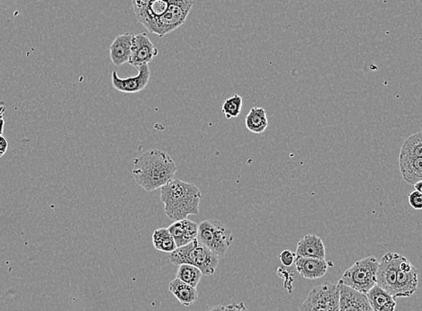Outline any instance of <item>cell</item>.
<instances>
[{
    "instance_id": "cell-1",
    "label": "cell",
    "mask_w": 422,
    "mask_h": 311,
    "mask_svg": "<svg viewBox=\"0 0 422 311\" xmlns=\"http://www.w3.org/2000/svg\"><path fill=\"white\" fill-rule=\"evenodd\" d=\"M176 173L175 161L164 151L151 148L134 161V180L146 192L161 189L175 178Z\"/></svg>"
},
{
    "instance_id": "cell-2",
    "label": "cell",
    "mask_w": 422,
    "mask_h": 311,
    "mask_svg": "<svg viewBox=\"0 0 422 311\" xmlns=\"http://www.w3.org/2000/svg\"><path fill=\"white\" fill-rule=\"evenodd\" d=\"M202 193L196 185L173 178L161 188V201L169 219L176 221L199 213Z\"/></svg>"
},
{
    "instance_id": "cell-3",
    "label": "cell",
    "mask_w": 422,
    "mask_h": 311,
    "mask_svg": "<svg viewBox=\"0 0 422 311\" xmlns=\"http://www.w3.org/2000/svg\"><path fill=\"white\" fill-rule=\"evenodd\" d=\"M169 261L174 265L188 264L196 266L203 275H213L219 265V258L196 240L169 253Z\"/></svg>"
},
{
    "instance_id": "cell-4",
    "label": "cell",
    "mask_w": 422,
    "mask_h": 311,
    "mask_svg": "<svg viewBox=\"0 0 422 311\" xmlns=\"http://www.w3.org/2000/svg\"><path fill=\"white\" fill-rule=\"evenodd\" d=\"M196 240L220 258L229 250L233 242V235L221 221L207 220L199 224Z\"/></svg>"
},
{
    "instance_id": "cell-5",
    "label": "cell",
    "mask_w": 422,
    "mask_h": 311,
    "mask_svg": "<svg viewBox=\"0 0 422 311\" xmlns=\"http://www.w3.org/2000/svg\"><path fill=\"white\" fill-rule=\"evenodd\" d=\"M379 261L375 257H366L354 262L342 275L341 283L358 292L366 295L376 285V275Z\"/></svg>"
},
{
    "instance_id": "cell-6",
    "label": "cell",
    "mask_w": 422,
    "mask_h": 311,
    "mask_svg": "<svg viewBox=\"0 0 422 311\" xmlns=\"http://www.w3.org/2000/svg\"><path fill=\"white\" fill-rule=\"evenodd\" d=\"M194 6L193 0H172L167 11L155 21L149 32L164 37L184 25Z\"/></svg>"
},
{
    "instance_id": "cell-7",
    "label": "cell",
    "mask_w": 422,
    "mask_h": 311,
    "mask_svg": "<svg viewBox=\"0 0 422 311\" xmlns=\"http://www.w3.org/2000/svg\"><path fill=\"white\" fill-rule=\"evenodd\" d=\"M340 285L324 282L313 287L307 298L301 304L299 311H338Z\"/></svg>"
},
{
    "instance_id": "cell-8",
    "label": "cell",
    "mask_w": 422,
    "mask_h": 311,
    "mask_svg": "<svg viewBox=\"0 0 422 311\" xmlns=\"http://www.w3.org/2000/svg\"><path fill=\"white\" fill-rule=\"evenodd\" d=\"M172 0H131L138 22L148 31L155 21L167 11Z\"/></svg>"
},
{
    "instance_id": "cell-9",
    "label": "cell",
    "mask_w": 422,
    "mask_h": 311,
    "mask_svg": "<svg viewBox=\"0 0 422 311\" xmlns=\"http://www.w3.org/2000/svg\"><path fill=\"white\" fill-rule=\"evenodd\" d=\"M401 257L402 255L393 253V252L383 255L379 262L376 275V285L381 287L394 299H396V272Z\"/></svg>"
},
{
    "instance_id": "cell-10",
    "label": "cell",
    "mask_w": 422,
    "mask_h": 311,
    "mask_svg": "<svg viewBox=\"0 0 422 311\" xmlns=\"http://www.w3.org/2000/svg\"><path fill=\"white\" fill-rule=\"evenodd\" d=\"M418 269L406 257H401L396 272V298H408L416 292Z\"/></svg>"
},
{
    "instance_id": "cell-11",
    "label": "cell",
    "mask_w": 422,
    "mask_h": 311,
    "mask_svg": "<svg viewBox=\"0 0 422 311\" xmlns=\"http://www.w3.org/2000/svg\"><path fill=\"white\" fill-rule=\"evenodd\" d=\"M158 54L157 48L151 43L146 34H136L131 40V53L128 63L138 68L141 66L150 63Z\"/></svg>"
},
{
    "instance_id": "cell-12",
    "label": "cell",
    "mask_w": 422,
    "mask_h": 311,
    "mask_svg": "<svg viewBox=\"0 0 422 311\" xmlns=\"http://www.w3.org/2000/svg\"><path fill=\"white\" fill-rule=\"evenodd\" d=\"M138 74L129 78H120L116 71H113L112 73V85L116 91L122 93H134L141 92L146 88L149 81L151 78V70L149 64L141 66L137 68Z\"/></svg>"
},
{
    "instance_id": "cell-13",
    "label": "cell",
    "mask_w": 422,
    "mask_h": 311,
    "mask_svg": "<svg viewBox=\"0 0 422 311\" xmlns=\"http://www.w3.org/2000/svg\"><path fill=\"white\" fill-rule=\"evenodd\" d=\"M338 285H340L338 311H373L366 295L354 291L340 282Z\"/></svg>"
},
{
    "instance_id": "cell-14",
    "label": "cell",
    "mask_w": 422,
    "mask_h": 311,
    "mask_svg": "<svg viewBox=\"0 0 422 311\" xmlns=\"http://www.w3.org/2000/svg\"><path fill=\"white\" fill-rule=\"evenodd\" d=\"M168 230L174 238L176 248H181L196 240L199 224L186 218V219L174 221Z\"/></svg>"
},
{
    "instance_id": "cell-15",
    "label": "cell",
    "mask_w": 422,
    "mask_h": 311,
    "mask_svg": "<svg viewBox=\"0 0 422 311\" xmlns=\"http://www.w3.org/2000/svg\"><path fill=\"white\" fill-rule=\"evenodd\" d=\"M295 262L296 271L308 280L323 277L328 268V262L325 259L296 257Z\"/></svg>"
},
{
    "instance_id": "cell-16",
    "label": "cell",
    "mask_w": 422,
    "mask_h": 311,
    "mask_svg": "<svg viewBox=\"0 0 422 311\" xmlns=\"http://www.w3.org/2000/svg\"><path fill=\"white\" fill-rule=\"evenodd\" d=\"M296 257L325 259L326 250L323 240L317 235L308 234L297 244Z\"/></svg>"
},
{
    "instance_id": "cell-17",
    "label": "cell",
    "mask_w": 422,
    "mask_h": 311,
    "mask_svg": "<svg viewBox=\"0 0 422 311\" xmlns=\"http://www.w3.org/2000/svg\"><path fill=\"white\" fill-rule=\"evenodd\" d=\"M134 36L126 33L115 38L109 47L110 58L115 66H122L128 63L131 53V40Z\"/></svg>"
},
{
    "instance_id": "cell-18",
    "label": "cell",
    "mask_w": 422,
    "mask_h": 311,
    "mask_svg": "<svg viewBox=\"0 0 422 311\" xmlns=\"http://www.w3.org/2000/svg\"><path fill=\"white\" fill-rule=\"evenodd\" d=\"M366 296L373 311H396V299L381 287L376 285Z\"/></svg>"
},
{
    "instance_id": "cell-19",
    "label": "cell",
    "mask_w": 422,
    "mask_h": 311,
    "mask_svg": "<svg viewBox=\"0 0 422 311\" xmlns=\"http://www.w3.org/2000/svg\"><path fill=\"white\" fill-rule=\"evenodd\" d=\"M399 168L404 181L410 185L422 181V158L399 156Z\"/></svg>"
},
{
    "instance_id": "cell-20",
    "label": "cell",
    "mask_w": 422,
    "mask_h": 311,
    "mask_svg": "<svg viewBox=\"0 0 422 311\" xmlns=\"http://www.w3.org/2000/svg\"><path fill=\"white\" fill-rule=\"evenodd\" d=\"M169 291L185 307L191 306L199 300V292L196 288L186 285L178 278L169 282Z\"/></svg>"
},
{
    "instance_id": "cell-21",
    "label": "cell",
    "mask_w": 422,
    "mask_h": 311,
    "mask_svg": "<svg viewBox=\"0 0 422 311\" xmlns=\"http://www.w3.org/2000/svg\"><path fill=\"white\" fill-rule=\"evenodd\" d=\"M245 126L252 133L261 134L264 133L268 126L266 110L262 107L251 108L245 119Z\"/></svg>"
},
{
    "instance_id": "cell-22",
    "label": "cell",
    "mask_w": 422,
    "mask_h": 311,
    "mask_svg": "<svg viewBox=\"0 0 422 311\" xmlns=\"http://www.w3.org/2000/svg\"><path fill=\"white\" fill-rule=\"evenodd\" d=\"M152 244L155 250L164 253L169 254L176 250L174 238L167 228H160L154 231L152 234Z\"/></svg>"
},
{
    "instance_id": "cell-23",
    "label": "cell",
    "mask_w": 422,
    "mask_h": 311,
    "mask_svg": "<svg viewBox=\"0 0 422 311\" xmlns=\"http://www.w3.org/2000/svg\"><path fill=\"white\" fill-rule=\"evenodd\" d=\"M202 277V272L196 267V266L188 264L179 265L176 278L181 280V281L186 283V285L196 288L200 281H201Z\"/></svg>"
},
{
    "instance_id": "cell-24",
    "label": "cell",
    "mask_w": 422,
    "mask_h": 311,
    "mask_svg": "<svg viewBox=\"0 0 422 311\" xmlns=\"http://www.w3.org/2000/svg\"><path fill=\"white\" fill-rule=\"evenodd\" d=\"M403 157L422 158V133L413 134L407 138L401 147L400 155Z\"/></svg>"
},
{
    "instance_id": "cell-25",
    "label": "cell",
    "mask_w": 422,
    "mask_h": 311,
    "mask_svg": "<svg viewBox=\"0 0 422 311\" xmlns=\"http://www.w3.org/2000/svg\"><path fill=\"white\" fill-rule=\"evenodd\" d=\"M242 103V98L238 95L231 96L223 102L221 111L227 120L236 118L241 115Z\"/></svg>"
},
{
    "instance_id": "cell-26",
    "label": "cell",
    "mask_w": 422,
    "mask_h": 311,
    "mask_svg": "<svg viewBox=\"0 0 422 311\" xmlns=\"http://www.w3.org/2000/svg\"><path fill=\"white\" fill-rule=\"evenodd\" d=\"M408 202H409L411 208L418 210H421L422 193L416 191V190H413V192H411L409 196H408Z\"/></svg>"
},
{
    "instance_id": "cell-27",
    "label": "cell",
    "mask_w": 422,
    "mask_h": 311,
    "mask_svg": "<svg viewBox=\"0 0 422 311\" xmlns=\"http://www.w3.org/2000/svg\"><path fill=\"white\" fill-rule=\"evenodd\" d=\"M280 261L285 266H291L295 262L296 254L288 250H283L281 254L278 255Z\"/></svg>"
},
{
    "instance_id": "cell-28",
    "label": "cell",
    "mask_w": 422,
    "mask_h": 311,
    "mask_svg": "<svg viewBox=\"0 0 422 311\" xmlns=\"http://www.w3.org/2000/svg\"><path fill=\"white\" fill-rule=\"evenodd\" d=\"M226 307V311H250L245 306L244 302L231 303Z\"/></svg>"
},
{
    "instance_id": "cell-29",
    "label": "cell",
    "mask_w": 422,
    "mask_h": 311,
    "mask_svg": "<svg viewBox=\"0 0 422 311\" xmlns=\"http://www.w3.org/2000/svg\"><path fill=\"white\" fill-rule=\"evenodd\" d=\"M4 113H5V106H0V136H2L3 133H4V126H5Z\"/></svg>"
},
{
    "instance_id": "cell-30",
    "label": "cell",
    "mask_w": 422,
    "mask_h": 311,
    "mask_svg": "<svg viewBox=\"0 0 422 311\" xmlns=\"http://www.w3.org/2000/svg\"><path fill=\"white\" fill-rule=\"evenodd\" d=\"M8 148H9L8 141H6L5 138L3 137L2 136H0V152H1V153L3 155H4L6 152V151H8Z\"/></svg>"
},
{
    "instance_id": "cell-31",
    "label": "cell",
    "mask_w": 422,
    "mask_h": 311,
    "mask_svg": "<svg viewBox=\"0 0 422 311\" xmlns=\"http://www.w3.org/2000/svg\"><path fill=\"white\" fill-rule=\"evenodd\" d=\"M206 311H226V307L223 305H217L210 307V309Z\"/></svg>"
},
{
    "instance_id": "cell-32",
    "label": "cell",
    "mask_w": 422,
    "mask_h": 311,
    "mask_svg": "<svg viewBox=\"0 0 422 311\" xmlns=\"http://www.w3.org/2000/svg\"><path fill=\"white\" fill-rule=\"evenodd\" d=\"M413 185H414L415 190H416V191L421 193L422 181H418L416 183V184H414Z\"/></svg>"
},
{
    "instance_id": "cell-33",
    "label": "cell",
    "mask_w": 422,
    "mask_h": 311,
    "mask_svg": "<svg viewBox=\"0 0 422 311\" xmlns=\"http://www.w3.org/2000/svg\"><path fill=\"white\" fill-rule=\"evenodd\" d=\"M3 156H4V155H3V154L1 153V152H0V158H2V157H3Z\"/></svg>"
}]
</instances>
